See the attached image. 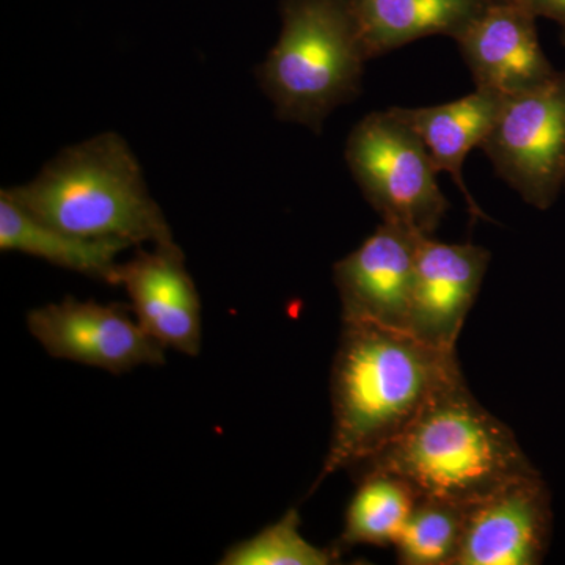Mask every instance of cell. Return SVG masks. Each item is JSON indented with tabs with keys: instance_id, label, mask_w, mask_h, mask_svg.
<instances>
[{
	"instance_id": "19",
	"label": "cell",
	"mask_w": 565,
	"mask_h": 565,
	"mask_svg": "<svg viewBox=\"0 0 565 565\" xmlns=\"http://www.w3.org/2000/svg\"><path fill=\"white\" fill-rule=\"evenodd\" d=\"M527 9L537 18H546L563 28L565 40V0H525Z\"/></svg>"
},
{
	"instance_id": "6",
	"label": "cell",
	"mask_w": 565,
	"mask_h": 565,
	"mask_svg": "<svg viewBox=\"0 0 565 565\" xmlns=\"http://www.w3.org/2000/svg\"><path fill=\"white\" fill-rule=\"evenodd\" d=\"M481 150L523 202L548 210L565 189V70L508 98Z\"/></svg>"
},
{
	"instance_id": "11",
	"label": "cell",
	"mask_w": 565,
	"mask_h": 565,
	"mask_svg": "<svg viewBox=\"0 0 565 565\" xmlns=\"http://www.w3.org/2000/svg\"><path fill=\"white\" fill-rule=\"evenodd\" d=\"M525 3H489L457 39L476 88L514 98L556 76Z\"/></svg>"
},
{
	"instance_id": "15",
	"label": "cell",
	"mask_w": 565,
	"mask_h": 565,
	"mask_svg": "<svg viewBox=\"0 0 565 565\" xmlns=\"http://www.w3.org/2000/svg\"><path fill=\"white\" fill-rule=\"evenodd\" d=\"M131 247L120 239H87L62 232L33 217L6 192L0 193V248L99 278L114 285L117 256Z\"/></svg>"
},
{
	"instance_id": "5",
	"label": "cell",
	"mask_w": 565,
	"mask_h": 565,
	"mask_svg": "<svg viewBox=\"0 0 565 565\" xmlns=\"http://www.w3.org/2000/svg\"><path fill=\"white\" fill-rule=\"evenodd\" d=\"M345 162L382 222L434 237L449 203L426 145L393 109L364 117L345 143Z\"/></svg>"
},
{
	"instance_id": "2",
	"label": "cell",
	"mask_w": 565,
	"mask_h": 565,
	"mask_svg": "<svg viewBox=\"0 0 565 565\" xmlns=\"http://www.w3.org/2000/svg\"><path fill=\"white\" fill-rule=\"evenodd\" d=\"M364 471L399 476L419 497L468 504L539 473L514 433L479 404L463 375L449 382Z\"/></svg>"
},
{
	"instance_id": "14",
	"label": "cell",
	"mask_w": 565,
	"mask_h": 565,
	"mask_svg": "<svg viewBox=\"0 0 565 565\" xmlns=\"http://www.w3.org/2000/svg\"><path fill=\"white\" fill-rule=\"evenodd\" d=\"M367 61L426 36L459 39L487 0H345Z\"/></svg>"
},
{
	"instance_id": "20",
	"label": "cell",
	"mask_w": 565,
	"mask_h": 565,
	"mask_svg": "<svg viewBox=\"0 0 565 565\" xmlns=\"http://www.w3.org/2000/svg\"><path fill=\"white\" fill-rule=\"evenodd\" d=\"M489 3H523L525 0H487Z\"/></svg>"
},
{
	"instance_id": "1",
	"label": "cell",
	"mask_w": 565,
	"mask_h": 565,
	"mask_svg": "<svg viewBox=\"0 0 565 565\" xmlns=\"http://www.w3.org/2000/svg\"><path fill=\"white\" fill-rule=\"evenodd\" d=\"M460 375L456 351L430 348L401 330L343 322L332 370V441L313 490L377 456Z\"/></svg>"
},
{
	"instance_id": "12",
	"label": "cell",
	"mask_w": 565,
	"mask_h": 565,
	"mask_svg": "<svg viewBox=\"0 0 565 565\" xmlns=\"http://www.w3.org/2000/svg\"><path fill=\"white\" fill-rule=\"evenodd\" d=\"M114 285L131 299L134 318L162 348L196 356L202 349V302L184 255L174 243L154 245L120 263Z\"/></svg>"
},
{
	"instance_id": "13",
	"label": "cell",
	"mask_w": 565,
	"mask_h": 565,
	"mask_svg": "<svg viewBox=\"0 0 565 565\" xmlns=\"http://www.w3.org/2000/svg\"><path fill=\"white\" fill-rule=\"evenodd\" d=\"M508 98L476 88L456 102L430 107H392L426 145L438 172L451 174L462 192L470 214L487 218L463 181V163L468 152L481 148Z\"/></svg>"
},
{
	"instance_id": "7",
	"label": "cell",
	"mask_w": 565,
	"mask_h": 565,
	"mask_svg": "<svg viewBox=\"0 0 565 565\" xmlns=\"http://www.w3.org/2000/svg\"><path fill=\"white\" fill-rule=\"evenodd\" d=\"M29 332L54 359L121 374L166 362V348L141 329L120 305L79 302L66 297L28 315Z\"/></svg>"
},
{
	"instance_id": "4",
	"label": "cell",
	"mask_w": 565,
	"mask_h": 565,
	"mask_svg": "<svg viewBox=\"0 0 565 565\" xmlns=\"http://www.w3.org/2000/svg\"><path fill=\"white\" fill-rule=\"evenodd\" d=\"M281 33L256 71L278 118L321 132L360 92L367 62L345 0H285Z\"/></svg>"
},
{
	"instance_id": "17",
	"label": "cell",
	"mask_w": 565,
	"mask_h": 565,
	"mask_svg": "<svg viewBox=\"0 0 565 565\" xmlns=\"http://www.w3.org/2000/svg\"><path fill=\"white\" fill-rule=\"evenodd\" d=\"M467 504L419 497L394 542L404 565H455L462 542Z\"/></svg>"
},
{
	"instance_id": "8",
	"label": "cell",
	"mask_w": 565,
	"mask_h": 565,
	"mask_svg": "<svg viewBox=\"0 0 565 565\" xmlns=\"http://www.w3.org/2000/svg\"><path fill=\"white\" fill-rule=\"evenodd\" d=\"M552 526V497L544 479L522 476L467 504L455 565L541 564Z\"/></svg>"
},
{
	"instance_id": "16",
	"label": "cell",
	"mask_w": 565,
	"mask_h": 565,
	"mask_svg": "<svg viewBox=\"0 0 565 565\" xmlns=\"http://www.w3.org/2000/svg\"><path fill=\"white\" fill-rule=\"evenodd\" d=\"M418 498L414 487L399 476L366 471L345 512L337 550L394 545Z\"/></svg>"
},
{
	"instance_id": "10",
	"label": "cell",
	"mask_w": 565,
	"mask_h": 565,
	"mask_svg": "<svg viewBox=\"0 0 565 565\" xmlns=\"http://www.w3.org/2000/svg\"><path fill=\"white\" fill-rule=\"evenodd\" d=\"M489 263L484 247L423 236L416 250L407 333L430 348L456 351Z\"/></svg>"
},
{
	"instance_id": "3",
	"label": "cell",
	"mask_w": 565,
	"mask_h": 565,
	"mask_svg": "<svg viewBox=\"0 0 565 565\" xmlns=\"http://www.w3.org/2000/svg\"><path fill=\"white\" fill-rule=\"evenodd\" d=\"M3 192L33 217L74 236L173 243L136 156L115 132L66 148L35 180Z\"/></svg>"
},
{
	"instance_id": "18",
	"label": "cell",
	"mask_w": 565,
	"mask_h": 565,
	"mask_svg": "<svg viewBox=\"0 0 565 565\" xmlns=\"http://www.w3.org/2000/svg\"><path fill=\"white\" fill-rule=\"evenodd\" d=\"M338 550L319 548L300 533L297 509L286 512L274 525L230 546L222 565H329L337 563Z\"/></svg>"
},
{
	"instance_id": "9",
	"label": "cell",
	"mask_w": 565,
	"mask_h": 565,
	"mask_svg": "<svg viewBox=\"0 0 565 565\" xmlns=\"http://www.w3.org/2000/svg\"><path fill=\"white\" fill-rule=\"evenodd\" d=\"M423 236L382 222L356 250L333 266L343 322L407 332L416 250Z\"/></svg>"
}]
</instances>
